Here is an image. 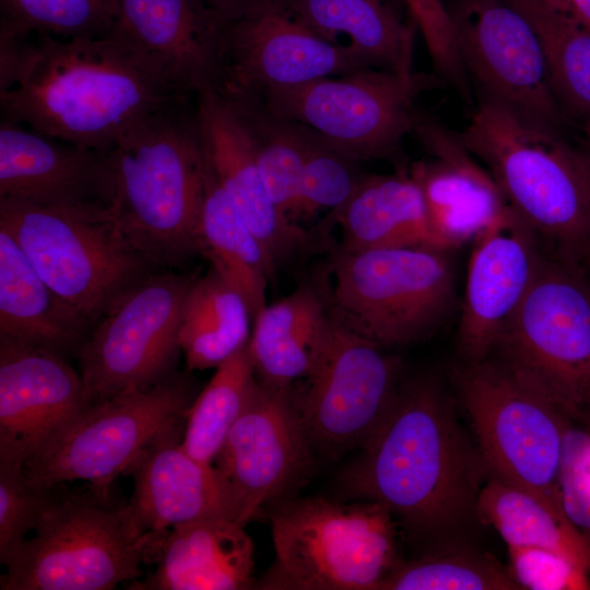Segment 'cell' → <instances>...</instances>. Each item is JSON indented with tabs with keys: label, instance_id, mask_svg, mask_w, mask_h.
<instances>
[{
	"label": "cell",
	"instance_id": "cell-38",
	"mask_svg": "<svg viewBox=\"0 0 590 590\" xmlns=\"http://www.w3.org/2000/svg\"><path fill=\"white\" fill-rule=\"evenodd\" d=\"M57 486L33 485L23 465L0 462V563L5 566L33 532Z\"/></svg>",
	"mask_w": 590,
	"mask_h": 590
},
{
	"label": "cell",
	"instance_id": "cell-2",
	"mask_svg": "<svg viewBox=\"0 0 590 590\" xmlns=\"http://www.w3.org/2000/svg\"><path fill=\"white\" fill-rule=\"evenodd\" d=\"M177 93L111 35L30 36L1 118L52 138L109 151L138 120Z\"/></svg>",
	"mask_w": 590,
	"mask_h": 590
},
{
	"label": "cell",
	"instance_id": "cell-34",
	"mask_svg": "<svg viewBox=\"0 0 590 590\" xmlns=\"http://www.w3.org/2000/svg\"><path fill=\"white\" fill-rule=\"evenodd\" d=\"M256 380L248 344L215 368L186 414L181 445L192 457L214 463Z\"/></svg>",
	"mask_w": 590,
	"mask_h": 590
},
{
	"label": "cell",
	"instance_id": "cell-40",
	"mask_svg": "<svg viewBox=\"0 0 590 590\" xmlns=\"http://www.w3.org/2000/svg\"><path fill=\"white\" fill-rule=\"evenodd\" d=\"M404 2L424 38L435 69L469 101V75L457 46L450 11L442 0Z\"/></svg>",
	"mask_w": 590,
	"mask_h": 590
},
{
	"label": "cell",
	"instance_id": "cell-35",
	"mask_svg": "<svg viewBox=\"0 0 590 590\" xmlns=\"http://www.w3.org/2000/svg\"><path fill=\"white\" fill-rule=\"evenodd\" d=\"M379 590H521L508 567L485 552L440 545L401 560Z\"/></svg>",
	"mask_w": 590,
	"mask_h": 590
},
{
	"label": "cell",
	"instance_id": "cell-30",
	"mask_svg": "<svg viewBox=\"0 0 590 590\" xmlns=\"http://www.w3.org/2000/svg\"><path fill=\"white\" fill-rule=\"evenodd\" d=\"M199 252L245 298L253 321L268 304L267 286L274 272L262 244L217 182L208 154Z\"/></svg>",
	"mask_w": 590,
	"mask_h": 590
},
{
	"label": "cell",
	"instance_id": "cell-1",
	"mask_svg": "<svg viewBox=\"0 0 590 590\" xmlns=\"http://www.w3.org/2000/svg\"><path fill=\"white\" fill-rule=\"evenodd\" d=\"M486 477L477 447L440 388L418 379L401 385L342 482L358 499L385 507L410 535L438 541L476 518Z\"/></svg>",
	"mask_w": 590,
	"mask_h": 590
},
{
	"label": "cell",
	"instance_id": "cell-9",
	"mask_svg": "<svg viewBox=\"0 0 590 590\" xmlns=\"http://www.w3.org/2000/svg\"><path fill=\"white\" fill-rule=\"evenodd\" d=\"M453 302L445 250L341 248L334 257L330 309L382 347L425 339L446 320Z\"/></svg>",
	"mask_w": 590,
	"mask_h": 590
},
{
	"label": "cell",
	"instance_id": "cell-41",
	"mask_svg": "<svg viewBox=\"0 0 590 590\" xmlns=\"http://www.w3.org/2000/svg\"><path fill=\"white\" fill-rule=\"evenodd\" d=\"M507 548L508 568L521 590L590 588V576L555 552L539 547Z\"/></svg>",
	"mask_w": 590,
	"mask_h": 590
},
{
	"label": "cell",
	"instance_id": "cell-15",
	"mask_svg": "<svg viewBox=\"0 0 590 590\" xmlns=\"http://www.w3.org/2000/svg\"><path fill=\"white\" fill-rule=\"evenodd\" d=\"M450 15L463 66L482 99L558 130L565 113L528 19L508 0H462Z\"/></svg>",
	"mask_w": 590,
	"mask_h": 590
},
{
	"label": "cell",
	"instance_id": "cell-39",
	"mask_svg": "<svg viewBox=\"0 0 590 590\" xmlns=\"http://www.w3.org/2000/svg\"><path fill=\"white\" fill-rule=\"evenodd\" d=\"M558 496L566 518L590 542V427L567 418Z\"/></svg>",
	"mask_w": 590,
	"mask_h": 590
},
{
	"label": "cell",
	"instance_id": "cell-28",
	"mask_svg": "<svg viewBox=\"0 0 590 590\" xmlns=\"http://www.w3.org/2000/svg\"><path fill=\"white\" fill-rule=\"evenodd\" d=\"M329 317L324 296L309 284L267 304L252 321L248 342L257 378L281 389L303 380L316 359Z\"/></svg>",
	"mask_w": 590,
	"mask_h": 590
},
{
	"label": "cell",
	"instance_id": "cell-25",
	"mask_svg": "<svg viewBox=\"0 0 590 590\" xmlns=\"http://www.w3.org/2000/svg\"><path fill=\"white\" fill-rule=\"evenodd\" d=\"M245 526L229 518H210L170 529L162 536L154 571L129 589L252 588L253 543Z\"/></svg>",
	"mask_w": 590,
	"mask_h": 590
},
{
	"label": "cell",
	"instance_id": "cell-3",
	"mask_svg": "<svg viewBox=\"0 0 590 590\" xmlns=\"http://www.w3.org/2000/svg\"><path fill=\"white\" fill-rule=\"evenodd\" d=\"M190 98L145 115L108 151L116 220L157 269L179 268L200 253L206 150Z\"/></svg>",
	"mask_w": 590,
	"mask_h": 590
},
{
	"label": "cell",
	"instance_id": "cell-36",
	"mask_svg": "<svg viewBox=\"0 0 590 590\" xmlns=\"http://www.w3.org/2000/svg\"><path fill=\"white\" fill-rule=\"evenodd\" d=\"M0 33L20 36L103 37L110 34L119 0H0Z\"/></svg>",
	"mask_w": 590,
	"mask_h": 590
},
{
	"label": "cell",
	"instance_id": "cell-32",
	"mask_svg": "<svg viewBox=\"0 0 590 590\" xmlns=\"http://www.w3.org/2000/svg\"><path fill=\"white\" fill-rule=\"evenodd\" d=\"M252 317L245 298L212 268L184 300L178 344L189 370L216 368L248 344Z\"/></svg>",
	"mask_w": 590,
	"mask_h": 590
},
{
	"label": "cell",
	"instance_id": "cell-23",
	"mask_svg": "<svg viewBox=\"0 0 590 590\" xmlns=\"http://www.w3.org/2000/svg\"><path fill=\"white\" fill-rule=\"evenodd\" d=\"M206 154L223 190L262 244L273 272L315 246L310 232L285 217L262 180L252 138L243 120L219 93L196 96Z\"/></svg>",
	"mask_w": 590,
	"mask_h": 590
},
{
	"label": "cell",
	"instance_id": "cell-11",
	"mask_svg": "<svg viewBox=\"0 0 590 590\" xmlns=\"http://www.w3.org/2000/svg\"><path fill=\"white\" fill-rule=\"evenodd\" d=\"M191 402L190 382L173 373L93 403L26 460L24 473L38 487L86 481L108 489L162 433L186 420Z\"/></svg>",
	"mask_w": 590,
	"mask_h": 590
},
{
	"label": "cell",
	"instance_id": "cell-16",
	"mask_svg": "<svg viewBox=\"0 0 590 590\" xmlns=\"http://www.w3.org/2000/svg\"><path fill=\"white\" fill-rule=\"evenodd\" d=\"M312 441L291 389L258 378L214 463L240 496L248 522L286 498L312 465Z\"/></svg>",
	"mask_w": 590,
	"mask_h": 590
},
{
	"label": "cell",
	"instance_id": "cell-18",
	"mask_svg": "<svg viewBox=\"0 0 590 590\" xmlns=\"http://www.w3.org/2000/svg\"><path fill=\"white\" fill-rule=\"evenodd\" d=\"M367 68L358 51L323 38L279 0L231 23L222 92L258 95Z\"/></svg>",
	"mask_w": 590,
	"mask_h": 590
},
{
	"label": "cell",
	"instance_id": "cell-31",
	"mask_svg": "<svg viewBox=\"0 0 590 590\" xmlns=\"http://www.w3.org/2000/svg\"><path fill=\"white\" fill-rule=\"evenodd\" d=\"M475 515L498 532L507 547L555 552L590 576V542L562 512L531 493L487 475L477 496Z\"/></svg>",
	"mask_w": 590,
	"mask_h": 590
},
{
	"label": "cell",
	"instance_id": "cell-45",
	"mask_svg": "<svg viewBox=\"0 0 590 590\" xmlns=\"http://www.w3.org/2000/svg\"><path fill=\"white\" fill-rule=\"evenodd\" d=\"M587 273L590 275V259H589V262H588V266H587Z\"/></svg>",
	"mask_w": 590,
	"mask_h": 590
},
{
	"label": "cell",
	"instance_id": "cell-22",
	"mask_svg": "<svg viewBox=\"0 0 590 590\" xmlns=\"http://www.w3.org/2000/svg\"><path fill=\"white\" fill-rule=\"evenodd\" d=\"M113 198L108 151L72 144L1 118L0 200L111 205Z\"/></svg>",
	"mask_w": 590,
	"mask_h": 590
},
{
	"label": "cell",
	"instance_id": "cell-14",
	"mask_svg": "<svg viewBox=\"0 0 590 590\" xmlns=\"http://www.w3.org/2000/svg\"><path fill=\"white\" fill-rule=\"evenodd\" d=\"M292 388L314 447L334 455L362 448L401 387L400 359L346 326L330 309L308 375Z\"/></svg>",
	"mask_w": 590,
	"mask_h": 590
},
{
	"label": "cell",
	"instance_id": "cell-4",
	"mask_svg": "<svg viewBox=\"0 0 590 590\" xmlns=\"http://www.w3.org/2000/svg\"><path fill=\"white\" fill-rule=\"evenodd\" d=\"M482 161L511 209L558 259L587 271L590 163L558 130L482 99L458 134Z\"/></svg>",
	"mask_w": 590,
	"mask_h": 590
},
{
	"label": "cell",
	"instance_id": "cell-6",
	"mask_svg": "<svg viewBox=\"0 0 590 590\" xmlns=\"http://www.w3.org/2000/svg\"><path fill=\"white\" fill-rule=\"evenodd\" d=\"M489 356L564 417L590 427V275L541 252Z\"/></svg>",
	"mask_w": 590,
	"mask_h": 590
},
{
	"label": "cell",
	"instance_id": "cell-37",
	"mask_svg": "<svg viewBox=\"0 0 590 590\" xmlns=\"http://www.w3.org/2000/svg\"><path fill=\"white\" fill-rule=\"evenodd\" d=\"M352 162L310 132L294 222L310 219L323 211L332 215L346 203L362 179L353 169Z\"/></svg>",
	"mask_w": 590,
	"mask_h": 590
},
{
	"label": "cell",
	"instance_id": "cell-43",
	"mask_svg": "<svg viewBox=\"0 0 590 590\" xmlns=\"http://www.w3.org/2000/svg\"><path fill=\"white\" fill-rule=\"evenodd\" d=\"M558 13L590 33V0H544Z\"/></svg>",
	"mask_w": 590,
	"mask_h": 590
},
{
	"label": "cell",
	"instance_id": "cell-42",
	"mask_svg": "<svg viewBox=\"0 0 590 590\" xmlns=\"http://www.w3.org/2000/svg\"><path fill=\"white\" fill-rule=\"evenodd\" d=\"M228 22H236L248 14L279 0H203Z\"/></svg>",
	"mask_w": 590,
	"mask_h": 590
},
{
	"label": "cell",
	"instance_id": "cell-24",
	"mask_svg": "<svg viewBox=\"0 0 590 590\" xmlns=\"http://www.w3.org/2000/svg\"><path fill=\"white\" fill-rule=\"evenodd\" d=\"M536 238L514 212L475 240L457 331L462 362L489 356L503 324L534 276L541 255Z\"/></svg>",
	"mask_w": 590,
	"mask_h": 590
},
{
	"label": "cell",
	"instance_id": "cell-33",
	"mask_svg": "<svg viewBox=\"0 0 590 590\" xmlns=\"http://www.w3.org/2000/svg\"><path fill=\"white\" fill-rule=\"evenodd\" d=\"M530 22L540 42L554 93L564 110L590 118V33L544 0H508Z\"/></svg>",
	"mask_w": 590,
	"mask_h": 590
},
{
	"label": "cell",
	"instance_id": "cell-12",
	"mask_svg": "<svg viewBox=\"0 0 590 590\" xmlns=\"http://www.w3.org/2000/svg\"><path fill=\"white\" fill-rule=\"evenodd\" d=\"M432 83L367 68L258 95L271 116L304 127L353 161L392 157L417 117L416 94Z\"/></svg>",
	"mask_w": 590,
	"mask_h": 590
},
{
	"label": "cell",
	"instance_id": "cell-10",
	"mask_svg": "<svg viewBox=\"0 0 590 590\" xmlns=\"http://www.w3.org/2000/svg\"><path fill=\"white\" fill-rule=\"evenodd\" d=\"M455 377L487 475L564 515L558 482L566 417L491 356L462 362Z\"/></svg>",
	"mask_w": 590,
	"mask_h": 590
},
{
	"label": "cell",
	"instance_id": "cell-29",
	"mask_svg": "<svg viewBox=\"0 0 590 590\" xmlns=\"http://www.w3.org/2000/svg\"><path fill=\"white\" fill-rule=\"evenodd\" d=\"M296 19L323 38L346 35L349 46L374 68L404 78L413 71L414 27L387 0H281ZM341 44V43H340Z\"/></svg>",
	"mask_w": 590,
	"mask_h": 590
},
{
	"label": "cell",
	"instance_id": "cell-17",
	"mask_svg": "<svg viewBox=\"0 0 590 590\" xmlns=\"http://www.w3.org/2000/svg\"><path fill=\"white\" fill-rule=\"evenodd\" d=\"M232 22L203 0H119L109 35L174 91L221 93Z\"/></svg>",
	"mask_w": 590,
	"mask_h": 590
},
{
	"label": "cell",
	"instance_id": "cell-20",
	"mask_svg": "<svg viewBox=\"0 0 590 590\" xmlns=\"http://www.w3.org/2000/svg\"><path fill=\"white\" fill-rule=\"evenodd\" d=\"M181 425L162 433L128 472L134 486L128 506L143 533L164 535L189 522L229 518L248 523L245 505L224 473L181 445Z\"/></svg>",
	"mask_w": 590,
	"mask_h": 590
},
{
	"label": "cell",
	"instance_id": "cell-8",
	"mask_svg": "<svg viewBox=\"0 0 590 590\" xmlns=\"http://www.w3.org/2000/svg\"><path fill=\"white\" fill-rule=\"evenodd\" d=\"M0 228L92 326L125 290L156 270L126 237L110 204L0 200Z\"/></svg>",
	"mask_w": 590,
	"mask_h": 590
},
{
	"label": "cell",
	"instance_id": "cell-27",
	"mask_svg": "<svg viewBox=\"0 0 590 590\" xmlns=\"http://www.w3.org/2000/svg\"><path fill=\"white\" fill-rule=\"evenodd\" d=\"M342 248L440 249L427 217L421 188L411 173L362 177L346 203L333 213Z\"/></svg>",
	"mask_w": 590,
	"mask_h": 590
},
{
	"label": "cell",
	"instance_id": "cell-13",
	"mask_svg": "<svg viewBox=\"0 0 590 590\" xmlns=\"http://www.w3.org/2000/svg\"><path fill=\"white\" fill-rule=\"evenodd\" d=\"M194 274L154 270L125 290L75 355L88 405L173 374L181 310Z\"/></svg>",
	"mask_w": 590,
	"mask_h": 590
},
{
	"label": "cell",
	"instance_id": "cell-5",
	"mask_svg": "<svg viewBox=\"0 0 590 590\" xmlns=\"http://www.w3.org/2000/svg\"><path fill=\"white\" fill-rule=\"evenodd\" d=\"M57 491L31 538L7 563L1 590H110L135 581L162 536L143 533L108 489Z\"/></svg>",
	"mask_w": 590,
	"mask_h": 590
},
{
	"label": "cell",
	"instance_id": "cell-26",
	"mask_svg": "<svg viewBox=\"0 0 590 590\" xmlns=\"http://www.w3.org/2000/svg\"><path fill=\"white\" fill-rule=\"evenodd\" d=\"M91 327L0 228V337L68 356L76 353Z\"/></svg>",
	"mask_w": 590,
	"mask_h": 590
},
{
	"label": "cell",
	"instance_id": "cell-19",
	"mask_svg": "<svg viewBox=\"0 0 590 590\" xmlns=\"http://www.w3.org/2000/svg\"><path fill=\"white\" fill-rule=\"evenodd\" d=\"M85 408L67 356L0 337V462L24 467Z\"/></svg>",
	"mask_w": 590,
	"mask_h": 590
},
{
	"label": "cell",
	"instance_id": "cell-7",
	"mask_svg": "<svg viewBox=\"0 0 590 590\" xmlns=\"http://www.w3.org/2000/svg\"><path fill=\"white\" fill-rule=\"evenodd\" d=\"M272 507L274 562L258 588L379 590L402 560L398 522L377 503L286 498Z\"/></svg>",
	"mask_w": 590,
	"mask_h": 590
},
{
	"label": "cell",
	"instance_id": "cell-44",
	"mask_svg": "<svg viewBox=\"0 0 590 590\" xmlns=\"http://www.w3.org/2000/svg\"><path fill=\"white\" fill-rule=\"evenodd\" d=\"M586 150L585 154L590 163V118L585 121Z\"/></svg>",
	"mask_w": 590,
	"mask_h": 590
},
{
	"label": "cell",
	"instance_id": "cell-21",
	"mask_svg": "<svg viewBox=\"0 0 590 590\" xmlns=\"http://www.w3.org/2000/svg\"><path fill=\"white\" fill-rule=\"evenodd\" d=\"M413 131L434 156L415 163L410 173L421 188L430 228L442 250L475 241L515 212L458 134L418 115Z\"/></svg>",
	"mask_w": 590,
	"mask_h": 590
}]
</instances>
